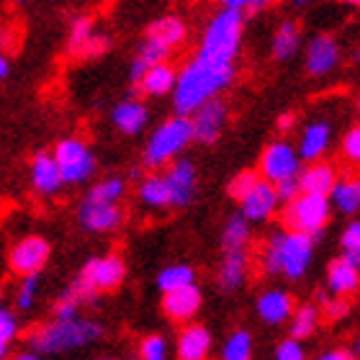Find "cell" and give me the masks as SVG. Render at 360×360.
<instances>
[{"mask_svg":"<svg viewBox=\"0 0 360 360\" xmlns=\"http://www.w3.org/2000/svg\"><path fill=\"white\" fill-rule=\"evenodd\" d=\"M242 41V11L221 8L203 31L201 46L178 72L173 103L178 113H195L234 80V60Z\"/></svg>","mask_w":360,"mask_h":360,"instance_id":"6da1fadb","label":"cell"},{"mask_svg":"<svg viewBox=\"0 0 360 360\" xmlns=\"http://www.w3.org/2000/svg\"><path fill=\"white\" fill-rule=\"evenodd\" d=\"M319 316H322V311L316 307H311V304L299 307L291 316V338H299V340L311 338L316 332V327H319Z\"/></svg>","mask_w":360,"mask_h":360,"instance_id":"f1b7e54d","label":"cell"},{"mask_svg":"<svg viewBox=\"0 0 360 360\" xmlns=\"http://www.w3.org/2000/svg\"><path fill=\"white\" fill-rule=\"evenodd\" d=\"M49 242L39 234H29L23 237L21 242H15L11 248V255H8V268L13 270L15 276H31V273H39L44 268L46 260H49Z\"/></svg>","mask_w":360,"mask_h":360,"instance_id":"9c48e42d","label":"cell"},{"mask_svg":"<svg viewBox=\"0 0 360 360\" xmlns=\"http://www.w3.org/2000/svg\"><path fill=\"white\" fill-rule=\"evenodd\" d=\"M248 240H250V219L245 214H237V217H232L226 221L221 242H224L226 250H245Z\"/></svg>","mask_w":360,"mask_h":360,"instance_id":"4dcf8cb0","label":"cell"},{"mask_svg":"<svg viewBox=\"0 0 360 360\" xmlns=\"http://www.w3.org/2000/svg\"><path fill=\"white\" fill-rule=\"evenodd\" d=\"M13 3H18V6H21V3H26V0H13Z\"/></svg>","mask_w":360,"mask_h":360,"instance_id":"11a10c76","label":"cell"},{"mask_svg":"<svg viewBox=\"0 0 360 360\" xmlns=\"http://www.w3.org/2000/svg\"><path fill=\"white\" fill-rule=\"evenodd\" d=\"M193 136V119H188L186 113H178L173 119H167L165 124H160L152 131L147 150H144V165L147 167H162L167 162H173L180 152L191 144Z\"/></svg>","mask_w":360,"mask_h":360,"instance_id":"277c9868","label":"cell"},{"mask_svg":"<svg viewBox=\"0 0 360 360\" xmlns=\"http://www.w3.org/2000/svg\"><path fill=\"white\" fill-rule=\"evenodd\" d=\"M226 124V105L219 98H211L193 113V136L195 142L211 144L217 142Z\"/></svg>","mask_w":360,"mask_h":360,"instance_id":"30bf717a","label":"cell"},{"mask_svg":"<svg viewBox=\"0 0 360 360\" xmlns=\"http://www.w3.org/2000/svg\"><path fill=\"white\" fill-rule=\"evenodd\" d=\"M257 314L265 324L276 327L293 316V301L285 291H265L257 299Z\"/></svg>","mask_w":360,"mask_h":360,"instance_id":"e0dca14e","label":"cell"},{"mask_svg":"<svg viewBox=\"0 0 360 360\" xmlns=\"http://www.w3.org/2000/svg\"><path fill=\"white\" fill-rule=\"evenodd\" d=\"M139 355L144 360H165L167 358V342L158 335H150V338L142 340L139 345Z\"/></svg>","mask_w":360,"mask_h":360,"instance_id":"ab89813d","label":"cell"},{"mask_svg":"<svg viewBox=\"0 0 360 360\" xmlns=\"http://www.w3.org/2000/svg\"><path fill=\"white\" fill-rule=\"evenodd\" d=\"M139 198H142L144 206L150 209H165V206H173V195H170V183H167V175H150L139 183Z\"/></svg>","mask_w":360,"mask_h":360,"instance_id":"d4e9b609","label":"cell"},{"mask_svg":"<svg viewBox=\"0 0 360 360\" xmlns=\"http://www.w3.org/2000/svg\"><path fill=\"white\" fill-rule=\"evenodd\" d=\"M340 245L345 250L347 260H353L355 265H360V221H353V224L345 226V232L340 237Z\"/></svg>","mask_w":360,"mask_h":360,"instance_id":"f35d334b","label":"cell"},{"mask_svg":"<svg viewBox=\"0 0 360 360\" xmlns=\"http://www.w3.org/2000/svg\"><path fill=\"white\" fill-rule=\"evenodd\" d=\"M330 139H332V129L327 121H314V124H309L299 139L301 158L309 160V162L319 160L324 152H327V147H330Z\"/></svg>","mask_w":360,"mask_h":360,"instance_id":"ffe728a7","label":"cell"},{"mask_svg":"<svg viewBox=\"0 0 360 360\" xmlns=\"http://www.w3.org/2000/svg\"><path fill=\"white\" fill-rule=\"evenodd\" d=\"M37 291H39L37 273H31V276H23L21 285H18V291H15V309H21V311H29V309L34 307V301H37Z\"/></svg>","mask_w":360,"mask_h":360,"instance_id":"d590c367","label":"cell"},{"mask_svg":"<svg viewBox=\"0 0 360 360\" xmlns=\"http://www.w3.org/2000/svg\"><path fill=\"white\" fill-rule=\"evenodd\" d=\"M358 113H360V96H358Z\"/></svg>","mask_w":360,"mask_h":360,"instance_id":"9f6ffc18","label":"cell"},{"mask_svg":"<svg viewBox=\"0 0 360 360\" xmlns=\"http://www.w3.org/2000/svg\"><path fill=\"white\" fill-rule=\"evenodd\" d=\"M342 155H345V160L360 165V124L350 129L345 139H342Z\"/></svg>","mask_w":360,"mask_h":360,"instance_id":"b9f144b4","label":"cell"},{"mask_svg":"<svg viewBox=\"0 0 360 360\" xmlns=\"http://www.w3.org/2000/svg\"><path fill=\"white\" fill-rule=\"evenodd\" d=\"M327 285H330V293H335V296L353 293L360 285V265H355L353 260H347L342 255L327 270Z\"/></svg>","mask_w":360,"mask_h":360,"instance_id":"ac0fdd59","label":"cell"},{"mask_svg":"<svg viewBox=\"0 0 360 360\" xmlns=\"http://www.w3.org/2000/svg\"><path fill=\"white\" fill-rule=\"evenodd\" d=\"M301 152L288 142H273L260 158V175L270 183H281L285 178H299Z\"/></svg>","mask_w":360,"mask_h":360,"instance_id":"ba28073f","label":"cell"},{"mask_svg":"<svg viewBox=\"0 0 360 360\" xmlns=\"http://www.w3.org/2000/svg\"><path fill=\"white\" fill-rule=\"evenodd\" d=\"M276 188H278L281 201H291V198H296V195L301 193L299 178H285V180H281V183H276Z\"/></svg>","mask_w":360,"mask_h":360,"instance_id":"bcb514c9","label":"cell"},{"mask_svg":"<svg viewBox=\"0 0 360 360\" xmlns=\"http://www.w3.org/2000/svg\"><path fill=\"white\" fill-rule=\"evenodd\" d=\"M103 330L101 324L90 322V319H60L52 324L39 327L29 338V347L37 350L39 355H57V353H70V350H80V347L90 345L101 340Z\"/></svg>","mask_w":360,"mask_h":360,"instance_id":"3957f363","label":"cell"},{"mask_svg":"<svg viewBox=\"0 0 360 360\" xmlns=\"http://www.w3.org/2000/svg\"><path fill=\"white\" fill-rule=\"evenodd\" d=\"M31 183L37 188V193L41 195H54L65 183V175L60 170V162L54 155L46 152H37L31 160Z\"/></svg>","mask_w":360,"mask_h":360,"instance_id":"7c38bea8","label":"cell"},{"mask_svg":"<svg viewBox=\"0 0 360 360\" xmlns=\"http://www.w3.org/2000/svg\"><path fill=\"white\" fill-rule=\"evenodd\" d=\"M350 311V304L345 301V296H335V299H327L322 304V314L330 319V322H338Z\"/></svg>","mask_w":360,"mask_h":360,"instance_id":"ee69618b","label":"cell"},{"mask_svg":"<svg viewBox=\"0 0 360 360\" xmlns=\"http://www.w3.org/2000/svg\"><path fill=\"white\" fill-rule=\"evenodd\" d=\"M299 183L304 193H319V195H330L332 188L338 186V175H335V167L327 165V162H311L307 170L299 173Z\"/></svg>","mask_w":360,"mask_h":360,"instance_id":"d6986e66","label":"cell"},{"mask_svg":"<svg viewBox=\"0 0 360 360\" xmlns=\"http://www.w3.org/2000/svg\"><path fill=\"white\" fill-rule=\"evenodd\" d=\"M80 304H83L80 296H77L75 291H68L60 301H57V304H54V314L60 316V319H72V316H77Z\"/></svg>","mask_w":360,"mask_h":360,"instance_id":"60d3db41","label":"cell"},{"mask_svg":"<svg viewBox=\"0 0 360 360\" xmlns=\"http://www.w3.org/2000/svg\"><path fill=\"white\" fill-rule=\"evenodd\" d=\"M278 201H281V195H278V188L276 183H270L268 178H260L252 191L248 193V198L242 201V214L250 219V221H268L278 209Z\"/></svg>","mask_w":360,"mask_h":360,"instance_id":"8fae6325","label":"cell"},{"mask_svg":"<svg viewBox=\"0 0 360 360\" xmlns=\"http://www.w3.org/2000/svg\"><path fill=\"white\" fill-rule=\"evenodd\" d=\"M54 158L60 162L65 183H70V186H80L96 173V158H93V152L83 139H72V136L62 139L54 147Z\"/></svg>","mask_w":360,"mask_h":360,"instance_id":"52a82bcc","label":"cell"},{"mask_svg":"<svg viewBox=\"0 0 360 360\" xmlns=\"http://www.w3.org/2000/svg\"><path fill=\"white\" fill-rule=\"evenodd\" d=\"M105 52H108V37H103V34H93V37L88 39V44L80 49L77 57L90 60V57H101V54H105Z\"/></svg>","mask_w":360,"mask_h":360,"instance_id":"f6af8a7d","label":"cell"},{"mask_svg":"<svg viewBox=\"0 0 360 360\" xmlns=\"http://www.w3.org/2000/svg\"><path fill=\"white\" fill-rule=\"evenodd\" d=\"M175 85H178V72L167 62H158L147 70V75L139 83V90L144 96H167L175 90Z\"/></svg>","mask_w":360,"mask_h":360,"instance_id":"603a6c76","label":"cell"},{"mask_svg":"<svg viewBox=\"0 0 360 360\" xmlns=\"http://www.w3.org/2000/svg\"><path fill=\"white\" fill-rule=\"evenodd\" d=\"M296 6H307V3H311V0H293Z\"/></svg>","mask_w":360,"mask_h":360,"instance_id":"f5cc1de1","label":"cell"},{"mask_svg":"<svg viewBox=\"0 0 360 360\" xmlns=\"http://www.w3.org/2000/svg\"><path fill=\"white\" fill-rule=\"evenodd\" d=\"M211 350V335L206 327L191 324L180 332L178 338V358L180 360H203Z\"/></svg>","mask_w":360,"mask_h":360,"instance_id":"44dd1931","label":"cell"},{"mask_svg":"<svg viewBox=\"0 0 360 360\" xmlns=\"http://www.w3.org/2000/svg\"><path fill=\"white\" fill-rule=\"evenodd\" d=\"M162 309L165 314L175 322H186V319H193V314L201 309V291L193 285H183V288H175V291H167L165 299H162Z\"/></svg>","mask_w":360,"mask_h":360,"instance_id":"2e32d148","label":"cell"},{"mask_svg":"<svg viewBox=\"0 0 360 360\" xmlns=\"http://www.w3.org/2000/svg\"><path fill=\"white\" fill-rule=\"evenodd\" d=\"M248 268L250 263L245 250H226L224 263H221V270H219V283H221V288H226V291L242 288L245 278H248Z\"/></svg>","mask_w":360,"mask_h":360,"instance_id":"cb8c5ba5","label":"cell"},{"mask_svg":"<svg viewBox=\"0 0 360 360\" xmlns=\"http://www.w3.org/2000/svg\"><path fill=\"white\" fill-rule=\"evenodd\" d=\"M257 183H260V175H257L255 170H242V173H237L229 180V188H226V191H229V195H232L234 201L242 203Z\"/></svg>","mask_w":360,"mask_h":360,"instance_id":"e575fe53","label":"cell"},{"mask_svg":"<svg viewBox=\"0 0 360 360\" xmlns=\"http://www.w3.org/2000/svg\"><path fill=\"white\" fill-rule=\"evenodd\" d=\"M226 8H240V11H255L257 0H219Z\"/></svg>","mask_w":360,"mask_h":360,"instance_id":"7dc6e473","label":"cell"},{"mask_svg":"<svg viewBox=\"0 0 360 360\" xmlns=\"http://www.w3.org/2000/svg\"><path fill=\"white\" fill-rule=\"evenodd\" d=\"M170 52H173L170 46H165L162 41H158V39L147 37L142 41V46H139V52H136V60L144 62L147 68H152V65H158V62H165Z\"/></svg>","mask_w":360,"mask_h":360,"instance_id":"836d02e7","label":"cell"},{"mask_svg":"<svg viewBox=\"0 0 360 360\" xmlns=\"http://www.w3.org/2000/svg\"><path fill=\"white\" fill-rule=\"evenodd\" d=\"M111 121L124 134H139L147 127L150 113H147V105L139 103V101H124V103H119L113 108Z\"/></svg>","mask_w":360,"mask_h":360,"instance_id":"7402d4cb","label":"cell"},{"mask_svg":"<svg viewBox=\"0 0 360 360\" xmlns=\"http://www.w3.org/2000/svg\"><path fill=\"white\" fill-rule=\"evenodd\" d=\"M314 234L307 232H278L270 237L268 248L263 252V268L268 276H285L296 281L307 273L314 252Z\"/></svg>","mask_w":360,"mask_h":360,"instance_id":"7a4b0ae2","label":"cell"},{"mask_svg":"<svg viewBox=\"0 0 360 360\" xmlns=\"http://www.w3.org/2000/svg\"><path fill=\"white\" fill-rule=\"evenodd\" d=\"M80 224L88 232H113L121 224V211L116 203L103 201H83L80 209Z\"/></svg>","mask_w":360,"mask_h":360,"instance_id":"5bb4252c","label":"cell"},{"mask_svg":"<svg viewBox=\"0 0 360 360\" xmlns=\"http://www.w3.org/2000/svg\"><path fill=\"white\" fill-rule=\"evenodd\" d=\"M252 355V338L248 332H234L232 338L226 340L224 350H221V358L224 360H250Z\"/></svg>","mask_w":360,"mask_h":360,"instance_id":"d6a6232c","label":"cell"},{"mask_svg":"<svg viewBox=\"0 0 360 360\" xmlns=\"http://www.w3.org/2000/svg\"><path fill=\"white\" fill-rule=\"evenodd\" d=\"M340 49L338 41L332 37H314L307 46V70L309 75L322 77L330 75L332 70L338 68Z\"/></svg>","mask_w":360,"mask_h":360,"instance_id":"4fadbf2b","label":"cell"},{"mask_svg":"<svg viewBox=\"0 0 360 360\" xmlns=\"http://www.w3.org/2000/svg\"><path fill=\"white\" fill-rule=\"evenodd\" d=\"M276 127L281 129V131H288V129L293 127V113H281L276 119Z\"/></svg>","mask_w":360,"mask_h":360,"instance_id":"681fc988","label":"cell"},{"mask_svg":"<svg viewBox=\"0 0 360 360\" xmlns=\"http://www.w3.org/2000/svg\"><path fill=\"white\" fill-rule=\"evenodd\" d=\"M124 276H127V268H124L121 257H96L85 265L70 291H75L80 301H90L98 291H113L124 281Z\"/></svg>","mask_w":360,"mask_h":360,"instance_id":"8992f818","label":"cell"},{"mask_svg":"<svg viewBox=\"0 0 360 360\" xmlns=\"http://www.w3.org/2000/svg\"><path fill=\"white\" fill-rule=\"evenodd\" d=\"M332 217V198L319 193H304L285 201L283 224L293 232H307L319 237Z\"/></svg>","mask_w":360,"mask_h":360,"instance_id":"5b68a950","label":"cell"},{"mask_svg":"<svg viewBox=\"0 0 360 360\" xmlns=\"http://www.w3.org/2000/svg\"><path fill=\"white\" fill-rule=\"evenodd\" d=\"M8 75H11V65H8V60H6V57H3V60H0V77L6 80Z\"/></svg>","mask_w":360,"mask_h":360,"instance_id":"f907efd6","label":"cell"},{"mask_svg":"<svg viewBox=\"0 0 360 360\" xmlns=\"http://www.w3.org/2000/svg\"><path fill=\"white\" fill-rule=\"evenodd\" d=\"M276 360H304V347H301V340L299 338H288V340H283V342H278Z\"/></svg>","mask_w":360,"mask_h":360,"instance_id":"7bdbcfd3","label":"cell"},{"mask_svg":"<svg viewBox=\"0 0 360 360\" xmlns=\"http://www.w3.org/2000/svg\"><path fill=\"white\" fill-rule=\"evenodd\" d=\"M93 37V21L90 18H77L72 26H70V52L80 54L85 44H88V39Z\"/></svg>","mask_w":360,"mask_h":360,"instance_id":"74e56055","label":"cell"},{"mask_svg":"<svg viewBox=\"0 0 360 360\" xmlns=\"http://www.w3.org/2000/svg\"><path fill=\"white\" fill-rule=\"evenodd\" d=\"M15 335H18L15 314L8 311V309H3V311H0V358L8 355V347H11V342L15 340Z\"/></svg>","mask_w":360,"mask_h":360,"instance_id":"8d00e7d4","label":"cell"},{"mask_svg":"<svg viewBox=\"0 0 360 360\" xmlns=\"http://www.w3.org/2000/svg\"><path fill=\"white\" fill-rule=\"evenodd\" d=\"M195 283V273L191 265H170L158 276L160 291H175V288H183V285H193Z\"/></svg>","mask_w":360,"mask_h":360,"instance_id":"f546056e","label":"cell"},{"mask_svg":"<svg viewBox=\"0 0 360 360\" xmlns=\"http://www.w3.org/2000/svg\"><path fill=\"white\" fill-rule=\"evenodd\" d=\"M124 191H127V183L121 178H105L101 180V183H96V186L88 191V201H103V203H116L124 195Z\"/></svg>","mask_w":360,"mask_h":360,"instance_id":"1f68e13d","label":"cell"},{"mask_svg":"<svg viewBox=\"0 0 360 360\" xmlns=\"http://www.w3.org/2000/svg\"><path fill=\"white\" fill-rule=\"evenodd\" d=\"M353 353H355V355H358V358H360V340H358V342H355V345H353Z\"/></svg>","mask_w":360,"mask_h":360,"instance_id":"816d5d0a","label":"cell"},{"mask_svg":"<svg viewBox=\"0 0 360 360\" xmlns=\"http://www.w3.org/2000/svg\"><path fill=\"white\" fill-rule=\"evenodd\" d=\"M345 3H353V6H360V0H345Z\"/></svg>","mask_w":360,"mask_h":360,"instance_id":"db71d44e","label":"cell"},{"mask_svg":"<svg viewBox=\"0 0 360 360\" xmlns=\"http://www.w3.org/2000/svg\"><path fill=\"white\" fill-rule=\"evenodd\" d=\"M167 183H170V195L173 206H188L195 195V167L188 160H175L167 170Z\"/></svg>","mask_w":360,"mask_h":360,"instance_id":"9a60e30c","label":"cell"},{"mask_svg":"<svg viewBox=\"0 0 360 360\" xmlns=\"http://www.w3.org/2000/svg\"><path fill=\"white\" fill-rule=\"evenodd\" d=\"M301 49V31L293 21H283L278 26L276 37H273V57L281 62L291 60L293 54Z\"/></svg>","mask_w":360,"mask_h":360,"instance_id":"484cf974","label":"cell"},{"mask_svg":"<svg viewBox=\"0 0 360 360\" xmlns=\"http://www.w3.org/2000/svg\"><path fill=\"white\" fill-rule=\"evenodd\" d=\"M350 358H355V353H350V350H327V353L322 355V360H350Z\"/></svg>","mask_w":360,"mask_h":360,"instance_id":"c3c4849f","label":"cell"},{"mask_svg":"<svg viewBox=\"0 0 360 360\" xmlns=\"http://www.w3.org/2000/svg\"><path fill=\"white\" fill-rule=\"evenodd\" d=\"M147 37L158 39L162 41L165 46L175 49V46L183 44V39H186V23L175 18V15H165V18H158V21L152 23L150 31H147Z\"/></svg>","mask_w":360,"mask_h":360,"instance_id":"83f0119b","label":"cell"},{"mask_svg":"<svg viewBox=\"0 0 360 360\" xmlns=\"http://www.w3.org/2000/svg\"><path fill=\"white\" fill-rule=\"evenodd\" d=\"M332 206L342 214H355L360 211V178H342L332 188Z\"/></svg>","mask_w":360,"mask_h":360,"instance_id":"4316f807","label":"cell"}]
</instances>
